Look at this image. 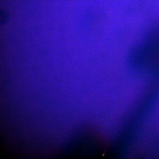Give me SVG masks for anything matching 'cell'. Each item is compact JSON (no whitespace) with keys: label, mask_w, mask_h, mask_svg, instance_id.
I'll use <instances>...</instances> for the list:
<instances>
[{"label":"cell","mask_w":159,"mask_h":159,"mask_svg":"<svg viewBox=\"0 0 159 159\" xmlns=\"http://www.w3.org/2000/svg\"><path fill=\"white\" fill-rule=\"evenodd\" d=\"M0 24L1 25L5 24L8 21L9 16L8 13L6 11L1 10L0 13Z\"/></svg>","instance_id":"6da1fadb"}]
</instances>
